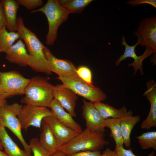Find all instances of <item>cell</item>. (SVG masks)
<instances>
[{
  "instance_id": "8fae6325",
  "label": "cell",
  "mask_w": 156,
  "mask_h": 156,
  "mask_svg": "<svg viewBox=\"0 0 156 156\" xmlns=\"http://www.w3.org/2000/svg\"><path fill=\"white\" fill-rule=\"evenodd\" d=\"M43 120L53 133L59 149L79 133L62 123L53 115L44 117Z\"/></svg>"
},
{
  "instance_id": "7c38bea8",
  "label": "cell",
  "mask_w": 156,
  "mask_h": 156,
  "mask_svg": "<svg viewBox=\"0 0 156 156\" xmlns=\"http://www.w3.org/2000/svg\"><path fill=\"white\" fill-rule=\"evenodd\" d=\"M82 115L85 119L86 128L97 132L104 133V120L94 104L83 99Z\"/></svg>"
},
{
  "instance_id": "d6a6232c",
  "label": "cell",
  "mask_w": 156,
  "mask_h": 156,
  "mask_svg": "<svg viewBox=\"0 0 156 156\" xmlns=\"http://www.w3.org/2000/svg\"><path fill=\"white\" fill-rule=\"evenodd\" d=\"M6 23L1 0H0V30L6 27Z\"/></svg>"
},
{
  "instance_id": "3957f363",
  "label": "cell",
  "mask_w": 156,
  "mask_h": 156,
  "mask_svg": "<svg viewBox=\"0 0 156 156\" xmlns=\"http://www.w3.org/2000/svg\"><path fill=\"white\" fill-rule=\"evenodd\" d=\"M54 86L44 78L36 76L30 79L21 102L25 104L49 107L54 99Z\"/></svg>"
},
{
  "instance_id": "277c9868",
  "label": "cell",
  "mask_w": 156,
  "mask_h": 156,
  "mask_svg": "<svg viewBox=\"0 0 156 156\" xmlns=\"http://www.w3.org/2000/svg\"><path fill=\"white\" fill-rule=\"evenodd\" d=\"M38 12H42L47 17L49 30L46 35V43L48 46L52 45L57 39L59 27L67 20L70 14L57 0H48L44 6L32 10L31 13Z\"/></svg>"
},
{
  "instance_id": "4dcf8cb0",
  "label": "cell",
  "mask_w": 156,
  "mask_h": 156,
  "mask_svg": "<svg viewBox=\"0 0 156 156\" xmlns=\"http://www.w3.org/2000/svg\"><path fill=\"white\" fill-rule=\"evenodd\" d=\"M126 3L131 4L133 6L142 4H148L156 8L155 0H131L127 1Z\"/></svg>"
},
{
  "instance_id": "2e32d148",
  "label": "cell",
  "mask_w": 156,
  "mask_h": 156,
  "mask_svg": "<svg viewBox=\"0 0 156 156\" xmlns=\"http://www.w3.org/2000/svg\"><path fill=\"white\" fill-rule=\"evenodd\" d=\"M5 59L21 66H28L29 57L25 44L20 38L5 53Z\"/></svg>"
},
{
  "instance_id": "9a60e30c",
  "label": "cell",
  "mask_w": 156,
  "mask_h": 156,
  "mask_svg": "<svg viewBox=\"0 0 156 156\" xmlns=\"http://www.w3.org/2000/svg\"><path fill=\"white\" fill-rule=\"evenodd\" d=\"M147 90L143 94L150 103V109L146 118L142 122L140 128L142 129H149L156 127V83L151 80L147 83Z\"/></svg>"
},
{
  "instance_id": "d4e9b609",
  "label": "cell",
  "mask_w": 156,
  "mask_h": 156,
  "mask_svg": "<svg viewBox=\"0 0 156 156\" xmlns=\"http://www.w3.org/2000/svg\"><path fill=\"white\" fill-rule=\"evenodd\" d=\"M92 0H60V4L69 14L81 13Z\"/></svg>"
},
{
  "instance_id": "ba28073f",
  "label": "cell",
  "mask_w": 156,
  "mask_h": 156,
  "mask_svg": "<svg viewBox=\"0 0 156 156\" xmlns=\"http://www.w3.org/2000/svg\"><path fill=\"white\" fill-rule=\"evenodd\" d=\"M47 107L25 104L18 116L22 129L27 131L30 126L41 128L44 118L53 115Z\"/></svg>"
},
{
  "instance_id": "f546056e",
  "label": "cell",
  "mask_w": 156,
  "mask_h": 156,
  "mask_svg": "<svg viewBox=\"0 0 156 156\" xmlns=\"http://www.w3.org/2000/svg\"><path fill=\"white\" fill-rule=\"evenodd\" d=\"M115 150L116 151L117 156H137L132 152L131 149H125L123 146H115ZM147 156H155V153L153 151Z\"/></svg>"
},
{
  "instance_id": "9c48e42d",
  "label": "cell",
  "mask_w": 156,
  "mask_h": 156,
  "mask_svg": "<svg viewBox=\"0 0 156 156\" xmlns=\"http://www.w3.org/2000/svg\"><path fill=\"white\" fill-rule=\"evenodd\" d=\"M140 44L156 52V17L144 18L140 22L134 33Z\"/></svg>"
},
{
  "instance_id": "836d02e7",
  "label": "cell",
  "mask_w": 156,
  "mask_h": 156,
  "mask_svg": "<svg viewBox=\"0 0 156 156\" xmlns=\"http://www.w3.org/2000/svg\"><path fill=\"white\" fill-rule=\"evenodd\" d=\"M101 156H117L116 151H112L109 148H107L104 151Z\"/></svg>"
},
{
  "instance_id": "1f68e13d",
  "label": "cell",
  "mask_w": 156,
  "mask_h": 156,
  "mask_svg": "<svg viewBox=\"0 0 156 156\" xmlns=\"http://www.w3.org/2000/svg\"><path fill=\"white\" fill-rule=\"evenodd\" d=\"M101 155L100 151H87L77 153L70 156H101Z\"/></svg>"
},
{
  "instance_id": "4316f807",
  "label": "cell",
  "mask_w": 156,
  "mask_h": 156,
  "mask_svg": "<svg viewBox=\"0 0 156 156\" xmlns=\"http://www.w3.org/2000/svg\"><path fill=\"white\" fill-rule=\"evenodd\" d=\"M29 145L34 156H51L46 150L42 147L39 142V139L34 137L30 141Z\"/></svg>"
},
{
  "instance_id": "74e56055",
  "label": "cell",
  "mask_w": 156,
  "mask_h": 156,
  "mask_svg": "<svg viewBox=\"0 0 156 156\" xmlns=\"http://www.w3.org/2000/svg\"><path fill=\"white\" fill-rule=\"evenodd\" d=\"M3 148L1 143V140H0V150H3Z\"/></svg>"
},
{
  "instance_id": "603a6c76",
  "label": "cell",
  "mask_w": 156,
  "mask_h": 156,
  "mask_svg": "<svg viewBox=\"0 0 156 156\" xmlns=\"http://www.w3.org/2000/svg\"><path fill=\"white\" fill-rule=\"evenodd\" d=\"M105 127L110 130V137L114 140L116 146H123V141L120 125V119L108 118L105 119Z\"/></svg>"
},
{
  "instance_id": "8992f818",
  "label": "cell",
  "mask_w": 156,
  "mask_h": 156,
  "mask_svg": "<svg viewBox=\"0 0 156 156\" xmlns=\"http://www.w3.org/2000/svg\"><path fill=\"white\" fill-rule=\"evenodd\" d=\"M22 105L17 103L6 104L0 108V127H6L16 136L29 156H32L30 146L24 140L20 122L18 118Z\"/></svg>"
},
{
  "instance_id": "d6986e66",
  "label": "cell",
  "mask_w": 156,
  "mask_h": 156,
  "mask_svg": "<svg viewBox=\"0 0 156 156\" xmlns=\"http://www.w3.org/2000/svg\"><path fill=\"white\" fill-rule=\"evenodd\" d=\"M6 23V28L10 31L17 29V17L19 5L15 0H1Z\"/></svg>"
},
{
  "instance_id": "6da1fadb",
  "label": "cell",
  "mask_w": 156,
  "mask_h": 156,
  "mask_svg": "<svg viewBox=\"0 0 156 156\" xmlns=\"http://www.w3.org/2000/svg\"><path fill=\"white\" fill-rule=\"evenodd\" d=\"M17 24V31L24 42L29 55L28 66L36 71L51 75L52 72L44 52V46L36 35L25 26L22 17L18 18Z\"/></svg>"
},
{
  "instance_id": "30bf717a",
  "label": "cell",
  "mask_w": 156,
  "mask_h": 156,
  "mask_svg": "<svg viewBox=\"0 0 156 156\" xmlns=\"http://www.w3.org/2000/svg\"><path fill=\"white\" fill-rule=\"evenodd\" d=\"M139 44H140V43L138 40L137 43L135 45L133 46L129 45L127 43L125 37L122 36L121 45L125 46V51L123 54L120 55L118 59L116 61L115 65L118 66L122 61L127 57H131L133 59L134 61L132 63L128 64V66L133 67L134 70V75H135L138 70H139L141 75H143L144 72L142 68L143 61L147 57L151 56L152 54L155 53L149 47H146L144 53L142 55L138 56L135 53V49Z\"/></svg>"
},
{
  "instance_id": "4fadbf2b",
  "label": "cell",
  "mask_w": 156,
  "mask_h": 156,
  "mask_svg": "<svg viewBox=\"0 0 156 156\" xmlns=\"http://www.w3.org/2000/svg\"><path fill=\"white\" fill-rule=\"evenodd\" d=\"M53 98L57 100L73 117H76L75 112L77 95L63 84L54 86Z\"/></svg>"
},
{
  "instance_id": "ac0fdd59",
  "label": "cell",
  "mask_w": 156,
  "mask_h": 156,
  "mask_svg": "<svg viewBox=\"0 0 156 156\" xmlns=\"http://www.w3.org/2000/svg\"><path fill=\"white\" fill-rule=\"evenodd\" d=\"M39 139L40 146L51 155L59 151L55 138L47 124L43 120Z\"/></svg>"
},
{
  "instance_id": "44dd1931",
  "label": "cell",
  "mask_w": 156,
  "mask_h": 156,
  "mask_svg": "<svg viewBox=\"0 0 156 156\" xmlns=\"http://www.w3.org/2000/svg\"><path fill=\"white\" fill-rule=\"evenodd\" d=\"M0 140L4 152L8 156H29L13 141L4 127H0Z\"/></svg>"
},
{
  "instance_id": "cb8c5ba5",
  "label": "cell",
  "mask_w": 156,
  "mask_h": 156,
  "mask_svg": "<svg viewBox=\"0 0 156 156\" xmlns=\"http://www.w3.org/2000/svg\"><path fill=\"white\" fill-rule=\"evenodd\" d=\"M20 38V35L17 32L9 31L6 27L0 29V53H5Z\"/></svg>"
},
{
  "instance_id": "83f0119b",
  "label": "cell",
  "mask_w": 156,
  "mask_h": 156,
  "mask_svg": "<svg viewBox=\"0 0 156 156\" xmlns=\"http://www.w3.org/2000/svg\"><path fill=\"white\" fill-rule=\"evenodd\" d=\"M76 73L78 75L88 84L93 85L92 75L90 70L85 66H81L77 69Z\"/></svg>"
},
{
  "instance_id": "484cf974",
  "label": "cell",
  "mask_w": 156,
  "mask_h": 156,
  "mask_svg": "<svg viewBox=\"0 0 156 156\" xmlns=\"http://www.w3.org/2000/svg\"><path fill=\"white\" fill-rule=\"evenodd\" d=\"M142 149L152 148L156 150V131H151L142 133L135 137Z\"/></svg>"
},
{
  "instance_id": "e575fe53",
  "label": "cell",
  "mask_w": 156,
  "mask_h": 156,
  "mask_svg": "<svg viewBox=\"0 0 156 156\" xmlns=\"http://www.w3.org/2000/svg\"><path fill=\"white\" fill-rule=\"evenodd\" d=\"M51 156H66L62 152L58 151L56 153L51 155Z\"/></svg>"
},
{
  "instance_id": "d590c367",
  "label": "cell",
  "mask_w": 156,
  "mask_h": 156,
  "mask_svg": "<svg viewBox=\"0 0 156 156\" xmlns=\"http://www.w3.org/2000/svg\"><path fill=\"white\" fill-rule=\"evenodd\" d=\"M6 103L7 102L5 99H0V108Z\"/></svg>"
},
{
  "instance_id": "5bb4252c",
  "label": "cell",
  "mask_w": 156,
  "mask_h": 156,
  "mask_svg": "<svg viewBox=\"0 0 156 156\" xmlns=\"http://www.w3.org/2000/svg\"><path fill=\"white\" fill-rule=\"evenodd\" d=\"M43 51L52 72L58 75H69L77 73V68L71 61L57 58L50 50L45 46Z\"/></svg>"
},
{
  "instance_id": "8d00e7d4",
  "label": "cell",
  "mask_w": 156,
  "mask_h": 156,
  "mask_svg": "<svg viewBox=\"0 0 156 156\" xmlns=\"http://www.w3.org/2000/svg\"><path fill=\"white\" fill-rule=\"evenodd\" d=\"M0 156H8L5 153L3 152L0 150Z\"/></svg>"
},
{
  "instance_id": "f1b7e54d",
  "label": "cell",
  "mask_w": 156,
  "mask_h": 156,
  "mask_svg": "<svg viewBox=\"0 0 156 156\" xmlns=\"http://www.w3.org/2000/svg\"><path fill=\"white\" fill-rule=\"evenodd\" d=\"M16 1L19 5L23 6L28 10L41 6L43 4L42 0H16Z\"/></svg>"
},
{
  "instance_id": "ffe728a7",
  "label": "cell",
  "mask_w": 156,
  "mask_h": 156,
  "mask_svg": "<svg viewBox=\"0 0 156 156\" xmlns=\"http://www.w3.org/2000/svg\"><path fill=\"white\" fill-rule=\"evenodd\" d=\"M93 104L101 117L105 119L108 118L120 119L127 116H133V112L128 111L124 106L117 109L101 102Z\"/></svg>"
},
{
  "instance_id": "e0dca14e",
  "label": "cell",
  "mask_w": 156,
  "mask_h": 156,
  "mask_svg": "<svg viewBox=\"0 0 156 156\" xmlns=\"http://www.w3.org/2000/svg\"><path fill=\"white\" fill-rule=\"evenodd\" d=\"M53 115L62 123L74 130L80 133L83 131L80 125L76 122L73 117L66 112L60 104L55 99L51 101L49 107Z\"/></svg>"
},
{
  "instance_id": "5b68a950",
  "label": "cell",
  "mask_w": 156,
  "mask_h": 156,
  "mask_svg": "<svg viewBox=\"0 0 156 156\" xmlns=\"http://www.w3.org/2000/svg\"><path fill=\"white\" fill-rule=\"evenodd\" d=\"M57 79L77 95L83 97L93 103L104 101L107 98L106 94L101 89L93 85L88 84L83 80L77 73L58 75Z\"/></svg>"
},
{
  "instance_id": "7402d4cb",
  "label": "cell",
  "mask_w": 156,
  "mask_h": 156,
  "mask_svg": "<svg viewBox=\"0 0 156 156\" xmlns=\"http://www.w3.org/2000/svg\"><path fill=\"white\" fill-rule=\"evenodd\" d=\"M139 115L128 116L120 119V125L123 143L127 148L131 145L130 135L135 125L140 120Z\"/></svg>"
},
{
  "instance_id": "52a82bcc",
  "label": "cell",
  "mask_w": 156,
  "mask_h": 156,
  "mask_svg": "<svg viewBox=\"0 0 156 156\" xmlns=\"http://www.w3.org/2000/svg\"><path fill=\"white\" fill-rule=\"evenodd\" d=\"M29 80L17 71L0 72V99L24 94Z\"/></svg>"
},
{
  "instance_id": "7a4b0ae2",
  "label": "cell",
  "mask_w": 156,
  "mask_h": 156,
  "mask_svg": "<svg viewBox=\"0 0 156 156\" xmlns=\"http://www.w3.org/2000/svg\"><path fill=\"white\" fill-rule=\"evenodd\" d=\"M105 137L104 133L93 131L86 128L60 147L59 151L66 156L82 151H99L109 144Z\"/></svg>"
}]
</instances>
